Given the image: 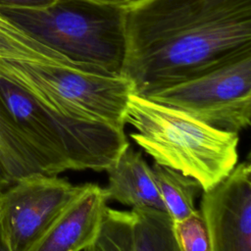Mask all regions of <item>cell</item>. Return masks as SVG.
I'll list each match as a JSON object with an SVG mask.
<instances>
[{
	"mask_svg": "<svg viewBox=\"0 0 251 251\" xmlns=\"http://www.w3.org/2000/svg\"><path fill=\"white\" fill-rule=\"evenodd\" d=\"M125 27L122 75L143 97L251 55V0H138Z\"/></svg>",
	"mask_w": 251,
	"mask_h": 251,
	"instance_id": "1",
	"label": "cell"
},
{
	"mask_svg": "<svg viewBox=\"0 0 251 251\" xmlns=\"http://www.w3.org/2000/svg\"><path fill=\"white\" fill-rule=\"evenodd\" d=\"M126 124L155 163L196 179L203 191L224 180L237 165L238 133L217 129L177 109L130 94Z\"/></svg>",
	"mask_w": 251,
	"mask_h": 251,
	"instance_id": "2",
	"label": "cell"
},
{
	"mask_svg": "<svg viewBox=\"0 0 251 251\" xmlns=\"http://www.w3.org/2000/svg\"><path fill=\"white\" fill-rule=\"evenodd\" d=\"M125 8L90 0H57L41 9H0V15L79 69L122 75Z\"/></svg>",
	"mask_w": 251,
	"mask_h": 251,
	"instance_id": "3",
	"label": "cell"
},
{
	"mask_svg": "<svg viewBox=\"0 0 251 251\" xmlns=\"http://www.w3.org/2000/svg\"><path fill=\"white\" fill-rule=\"evenodd\" d=\"M4 78L64 116L125 129L133 87L123 75H109L74 67L0 59Z\"/></svg>",
	"mask_w": 251,
	"mask_h": 251,
	"instance_id": "4",
	"label": "cell"
},
{
	"mask_svg": "<svg viewBox=\"0 0 251 251\" xmlns=\"http://www.w3.org/2000/svg\"><path fill=\"white\" fill-rule=\"evenodd\" d=\"M145 97L217 129L238 133L250 126L251 55Z\"/></svg>",
	"mask_w": 251,
	"mask_h": 251,
	"instance_id": "5",
	"label": "cell"
},
{
	"mask_svg": "<svg viewBox=\"0 0 251 251\" xmlns=\"http://www.w3.org/2000/svg\"><path fill=\"white\" fill-rule=\"evenodd\" d=\"M81 189L57 176L35 174L0 192V226L11 251H27Z\"/></svg>",
	"mask_w": 251,
	"mask_h": 251,
	"instance_id": "6",
	"label": "cell"
},
{
	"mask_svg": "<svg viewBox=\"0 0 251 251\" xmlns=\"http://www.w3.org/2000/svg\"><path fill=\"white\" fill-rule=\"evenodd\" d=\"M200 213L211 251H251V166L237 164L213 188L203 191Z\"/></svg>",
	"mask_w": 251,
	"mask_h": 251,
	"instance_id": "7",
	"label": "cell"
},
{
	"mask_svg": "<svg viewBox=\"0 0 251 251\" xmlns=\"http://www.w3.org/2000/svg\"><path fill=\"white\" fill-rule=\"evenodd\" d=\"M104 188L85 183L27 251H83L93 245L107 208Z\"/></svg>",
	"mask_w": 251,
	"mask_h": 251,
	"instance_id": "8",
	"label": "cell"
},
{
	"mask_svg": "<svg viewBox=\"0 0 251 251\" xmlns=\"http://www.w3.org/2000/svg\"><path fill=\"white\" fill-rule=\"evenodd\" d=\"M108 183L104 188L108 200H115L131 209L165 211L151 167L140 152L129 145L106 170Z\"/></svg>",
	"mask_w": 251,
	"mask_h": 251,
	"instance_id": "9",
	"label": "cell"
},
{
	"mask_svg": "<svg viewBox=\"0 0 251 251\" xmlns=\"http://www.w3.org/2000/svg\"><path fill=\"white\" fill-rule=\"evenodd\" d=\"M35 174H51L43 156L14 122L0 101V192Z\"/></svg>",
	"mask_w": 251,
	"mask_h": 251,
	"instance_id": "10",
	"label": "cell"
},
{
	"mask_svg": "<svg viewBox=\"0 0 251 251\" xmlns=\"http://www.w3.org/2000/svg\"><path fill=\"white\" fill-rule=\"evenodd\" d=\"M151 169L166 212L174 222L182 221L198 211L194 200L202 187L196 179L157 163Z\"/></svg>",
	"mask_w": 251,
	"mask_h": 251,
	"instance_id": "11",
	"label": "cell"
},
{
	"mask_svg": "<svg viewBox=\"0 0 251 251\" xmlns=\"http://www.w3.org/2000/svg\"><path fill=\"white\" fill-rule=\"evenodd\" d=\"M0 59L56 64L79 69L2 15H0Z\"/></svg>",
	"mask_w": 251,
	"mask_h": 251,
	"instance_id": "12",
	"label": "cell"
},
{
	"mask_svg": "<svg viewBox=\"0 0 251 251\" xmlns=\"http://www.w3.org/2000/svg\"><path fill=\"white\" fill-rule=\"evenodd\" d=\"M133 251H180L170 215L157 209H131Z\"/></svg>",
	"mask_w": 251,
	"mask_h": 251,
	"instance_id": "13",
	"label": "cell"
},
{
	"mask_svg": "<svg viewBox=\"0 0 251 251\" xmlns=\"http://www.w3.org/2000/svg\"><path fill=\"white\" fill-rule=\"evenodd\" d=\"M94 251H133L132 213L106 208Z\"/></svg>",
	"mask_w": 251,
	"mask_h": 251,
	"instance_id": "14",
	"label": "cell"
},
{
	"mask_svg": "<svg viewBox=\"0 0 251 251\" xmlns=\"http://www.w3.org/2000/svg\"><path fill=\"white\" fill-rule=\"evenodd\" d=\"M174 232L180 251H211L207 227L199 210L182 221L174 222Z\"/></svg>",
	"mask_w": 251,
	"mask_h": 251,
	"instance_id": "15",
	"label": "cell"
},
{
	"mask_svg": "<svg viewBox=\"0 0 251 251\" xmlns=\"http://www.w3.org/2000/svg\"><path fill=\"white\" fill-rule=\"evenodd\" d=\"M57 0H0V9H41Z\"/></svg>",
	"mask_w": 251,
	"mask_h": 251,
	"instance_id": "16",
	"label": "cell"
},
{
	"mask_svg": "<svg viewBox=\"0 0 251 251\" xmlns=\"http://www.w3.org/2000/svg\"><path fill=\"white\" fill-rule=\"evenodd\" d=\"M90 1L101 3V4H106V5H112V6L126 7L130 4L137 2L138 0H90Z\"/></svg>",
	"mask_w": 251,
	"mask_h": 251,
	"instance_id": "17",
	"label": "cell"
},
{
	"mask_svg": "<svg viewBox=\"0 0 251 251\" xmlns=\"http://www.w3.org/2000/svg\"><path fill=\"white\" fill-rule=\"evenodd\" d=\"M0 251H11V249L6 241V238H5V235L3 233L1 226H0Z\"/></svg>",
	"mask_w": 251,
	"mask_h": 251,
	"instance_id": "18",
	"label": "cell"
},
{
	"mask_svg": "<svg viewBox=\"0 0 251 251\" xmlns=\"http://www.w3.org/2000/svg\"><path fill=\"white\" fill-rule=\"evenodd\" d=\"M83 251H94V249H93V246L91 245V246H89V247H87L86 249H84Z\"/></svg>",
	"mask_w": 251,
	"mask_h": 251,
	"instance_id": "19",
	"label": "cell"
}]
</instances>
